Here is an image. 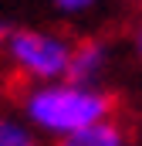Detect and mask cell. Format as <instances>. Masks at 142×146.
Segmentation results:
<instances>
[{
	"instance_id": "obj_1",
	"label": "cell",
	"mask_w": 142,
	"mask_h": 146,
	"mask_svg": "<svg viewBox=\"0 0 142 146\" xmlns=\"http://www.w3.org/2000/svg\"><path fill=\"white\" fill-rule=\"evenodd\" d=\"M118 109L115 95L102 85H85L71 78L27 82L17 95V112L37 129L41 139H61L91 122L112 119Z\"/></svg>"
},
{
	"instance_id": "obj_2",
	"label": "cell",
	"mask_w": 142,
	"mask_h": 146,
	"mask_svg": "<svg viewBox=\"0 0 142 146\" xmlns=\"http://www.w3.org/2000/svg\"><path fill=\"white\" fill-rule=\"evenodd\" d=\"M74 41L51 27H10L3 58L24 82H54L68 75Z\"/></svg>"
},
{
	"instance_id": "obj_3",
	"label": "cell",
	"mask_w": 142,
	"mask_h": 146,
	"mask_svg": "<svg viewBox=\"0 0 142 146\" xmlns=\"http://www.w3.org/2000/svg\"><path fill=\"white\" fill-rule=\"evenodd\" d=\"M108 65H112V41L102 34H91V37L74 41L64 78L85 82V85H102V78L108 75Z\"/></svg>"
},
{
	"instance_id": "obj_4",
	"label": "cell",
	"mask_w": 142,
	"mask_h": 146,
	"mask_svg": "<svg viewBox=\"0 0 142 146\" xmlns=\"http://www.w3.org/2000/svg\"><path fill=\"white\" fill-rule=\"evenodd\" d=\"M51 146H132L125 126L112 115V119H102V122H91L78 133H68L61 139H54Z\"/></svg>"
},
{
	"instance_id": "obj_5",
	"label": "cell",
	"mask_w": 142,
	"mask_h": 146,
	"mask_svg": "<svg viewBox=\"0 0 142 146\" xmlns=\"http://www.w3.org/2000/svg\"><path fill=\"white\" fill-rule=\"evenodd\" d=\"M0 146H44V139L20 112H0Z\"/></svg>"
},
{
	"instance_id": "obj_6",
	"label": "cell",
	"mask_w": 142,
	"mask_h": 146,
	"mask_svg": "<svg viewBox=\"0 0 142 146\" xmlns=\"http://www.w3.org/2000/svg\"><path fill=\"white\" fill-rule=\"evenodd\" d=\"M47 3L58 17H85V14L98 10L105 0H47Z\"/></svg>"
},
{
	"instance_id": "obj_7",
	"label": "cell",
	"mask_w": 142,
	"mask_h": 146,
	"mask_svg": "<svg viewBox=\"0 0 142 146\" xmlns=\"http://www.w3.org/2000/svg\"><path fill=\"white\" fill-rule=\"evenodd\" d=\"M129 44H132V54L142 61V14L132 21V31H129Z\"/></svg>"
},
{
	"instance_id": "obj_8",
	"label": "cell",
	"mask_w": 142,
	"mask_h": 146,
	"mask_svg": "<svg viewBox=\"0 0 142 146\" xmlns=\"http://www.w3.org/2000/svg\"><path fill=\"white\" fill-rule=\"evenodd\" d=\"M7 34H10V24L0 21V54H3V44H7Z\"/></svg>"
}]
</instances>
